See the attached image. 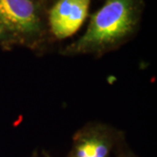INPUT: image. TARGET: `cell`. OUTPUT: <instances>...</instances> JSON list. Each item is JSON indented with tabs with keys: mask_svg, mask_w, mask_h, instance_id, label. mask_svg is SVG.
Instances as JSON below:
<instances>
[{
	"mask_svg": "<svg viewBox=\"0 0 157 157\" xmlns=\"http://www.w3.org/2000/svg\"><path fill=\"white\" fill-rule=\"evenodd\" d=\"M144 9V0H106L90 17L84 33L60 47L59 54L101 59L119 50L140 31Z\"/></svg>",
	"mask_w": 157,
	"mask_h": 157,
	"instance_id": "obj_1",
	"label": "cell"
},
{
	"mask_svg": "<svg viewBox=\"0 0 157 157\" xmlns=\"http://www.w3.org/2000/svg\"><path fill=\"white\" fill-rule=\"evenodd\" d=\"M46 11L34 0H0V17L15 46L43 55L53 42L47 28Z\"/></svg>",
	"mask_w": 157,
	"mask_h": 157,
	"instance_id": "obj_2",
	"label": "cell"
},
{
	"mask_svg": "<svg viewBox=\"0 0 157 157\" xmlns=\"http://www.w3.org/2000/svg\"><path fill=\"white\" fill-rule=\"evenodd\" d=\"M126 133L112 124L91 121L73 134L66 157H115Z\"/></svg>",
	"mask_w": 157,
	"mask_h": 157,
	"instance_id": "obj_3",
	"label": "cell"
},
{
	"mask_svg": "<svg viewBox=\"0 0 157 157\" xmlns=\"http://www.w3.org/2000/svg\"><path fill=\"white\" fill-rule=\"evenodd\" d=\"M92 0H53L46 11L47 28L52 41L73 36L88 16Z\"/></svg>",
	"mask_w": 157,
	"mask_h": 157,
	"instance_id": "obj_4",
	"label": "cell"
},
{
	"mask_svg": "<svg viewBox=\"0 0 157 157\" xmlns=\"http://www.w3.org/2000/svg\"><path fill=\"white\" fill-rule=\"evenodd\" d=\"M14 47V42L0 17V48L4 51H11Z\"/></svg>",
	"mask_w": 157,
	"mask_h": 157,
	"instance_id": "obj_5",
	"label": "cell"
},
{
	"mask_svg": "<svg viewBox=\"0 0 157 157\" xmlns=\"http://www.w3.org/2000/svg\"><path fill=\"white\" fill-rule=\"evenodd\" d=\"M115 157H140L131 149L128 144V141L125 140L123 143L119 147Z\"/></svg>",
	"mask_w": 157,
	"mask_h": 157,
	"instance_id": "obj_6",
	"label": "cell"
},
{
	"mask_svg": "<svg viewBox=\"0 0 157 157\" xmlns=\"http://www.w3.org/2000/svg\"><path fill=\"white\" fill-rule=\"evenodd\" d=\"M28 157H47V155H46V151L45 150H42L41 153H39L37 149H35L30 155V156Z\"/></svg>",
	"mask_w": 157,
	"mask_h": 157,
	"instance_id": "obj_7",
	"label": "cell"
},
{
	"mask_svg": "<svg viewBox=\"0 0 157 157\" xmlns=\"http://www.w3.org/2000/svg\"><path fill=\"white\" fill-rule=\"evenodd\" d=\"M34 1H36L37 3L40 4L41 6H43L46 9H48V7L50 6V5L52 3L53 0H34Z\"/></svg>",
	"mask_w": 157,
	"mask_h": 157,
	"instance_id": "obj_8",
	"label": "cell"
},
{
	"mask_svg": "<svg viewBox=\"0 0 157 157\" xmlns=\"http://www.w3.org/2000/svg\"><path fill=\"white\" fill-rule=\"evenodd\" d=\"M46 155H47V157H52V155H51L50 154H49V153H48V152L46 151Z\"/></svg>",
	"mask_w": 157,
	"mask_h": 157,
	"instance_id": "obj_9",
	"label": "cell"
}]
</instances>
